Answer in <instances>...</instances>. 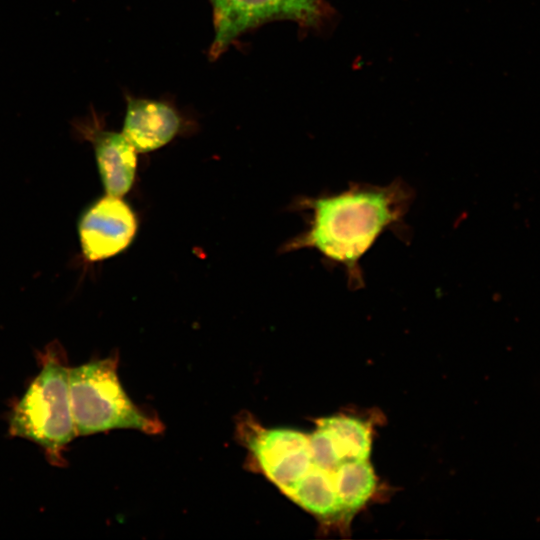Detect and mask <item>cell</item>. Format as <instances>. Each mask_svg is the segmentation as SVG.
Instances as JSON below:
<instances>
[{
    "instance_id": "cell-1",
    "label": "cell",
    "mask_w": 540,
    "mask_h": 540,
    "mask_svg": "<svg viewBox=\"0 0 540 540\" xmlns=\"http://www.w3.org/2000/svg\"><path fill=\"white\" fill-rule=\"evenodd\" d=\"M414 189L401 178L379 186L350 182L340 192L299 197L293 209L305 213L307 227L284 244L285 252L312 249L328 268H342L351 291L365 287L361 260L386 231L407 242L405 217Z\"/></svg>"
},
{
    "instance_id": "cell-2",
    "label": "cell",
    "mask_w": 540,
    "mask_h": 540,
    "mask_svg": "<svg viewBox=\"0 0 540 540\" xmlns=\"http://www.w3.org/2000/svg\"><path fill=\"white\" fill-rule=\"evenodd\" d=\"M41 369L9 417V433L42 447L49 462L64 464L66 446L77 436L69 391V367L58 343L40 354Z\"/></svg>"
},
{
    "instance_id": "cell-3",
    "label": "cell",
    "mask_w": 540,
    "mask_h": 540,
    "mask_svg": "<svg viewBox=\"0 0 540 540\" xmlns=\"http://www.w3.org/2000/svg\"><path fill=\"white\" fill-rule=\"evenodd\" d=\"M117 358L109 357L69 368V391L77 436L116 428L148 434L162 423L140 410L124 391L117 374Z\"/></svg>"
},
{
    "instance_id": "cell-4",
    "label": "cell",
    "mask_w": 540,
    "mask_h": 540,
    "mask_svg": "<svg viewBox=\"0 0 540 540\" xmlns=\"http://www.w3.org/2000/svg\"><path fill=\"white\" fill-rule=\"evenodd\" d=\"M214 37L209 49L217 59L243 33L266 22L293 20L303 26L317 24L323 15L322 0H210Z\"/></svg>"
},
{
    "instance_id": "cell-5",
    "label": "cell",
    "mask_w": 540,
    "mask_h": 540,
    "mask_svg": "<svg viewBox=\"0 0 540 540\" xmlns=\"http://www.w3.org/2000/svg\"><path fill=\"white\" fill-rule=\"evenodd\" d=\"M242 430L258 468L282 493L311 468L309 435L293 429H266L249 421Z\"/></svg>"
},
{
    "instance_id": "cell-6",
    "label": "cell",
    "mask_w": 540,
    "mask_h": 540,
    "mask_svg": "<svg viewBox=\"0 0 540 540\" xmlns=\"http://www.w3.org/2000/svg\"><path fill=\"white\" fill-rule=\"evenodd\" d=\"M138 228L135 212L122 197L105 195L91 203L77 224L81 252L96 262L123 252Z\"/></svg>"
},
{
    "instance_id": "cell-7",
    "label": "cell",
    "mask_w": 540,
    "mask_h": 540,
    "mask_svg": "<svg viewBox=\"0 0 540 540\" xmlns=\"http://www.w3.org/2000/svg\"><path fill=\"white\" fill-rule=\"evenodd\" d=\"M182 127L183 118L170 102L126 96L122 133L138 153L164 147Z\"/></svg>"
},
{
    "instance_id": "cell-8",
    "label": "cell",
    "mask_w": 540,
    "mask_h": 540,
    "mask_svg": "<svg viewBox=\"0 0 540 540\" xmlns=\"http://www.w3.org/2000/svg\"><path fill=\"white\" fill-rule=\"evenodd\" d=\"M79 130L92 143L105 193L123 197L134 183L138 152L122 132L102 129L97 120Z\"/></svg>"
},
{
    "instance_id": "cell-9",
    "label": "cell",
    "mask_w": 540,
    "mask_h": 540,
    "mask_svg": "<svg viewBox=\"0 0 540 540\" xmlns=\"http://www.w3.org/2000/svg\"><path fill=\"white\" fill-rule=\"evenodd\" d=\"M284 494L323 520L343 517L333 471L317 467L313 463L308 472Z\"/></svg>"
},
{
    "instance_id": "cell-10",
    "label": "cell",
    "mask_w": 540,
    "mask_h": 540,
    "mask_svg": "<svg viewBox=\"0 0 540 540\" xmlns=\"http://www.w3.org/2000/svg\"><path fill=\"white\" fill-rule=\"evenodd\" d=\"M333 479L343 517L362 508L376 490V475L368 459L346 460L334 471Z\"/></svg>"
},
{
    "instance_id": "cell-11",
    "label": "cell",
    "mask_w": 540,
    "mask_h": 540,
    "mask_svg": "<svg viewBox=\"0 0 540 540\" xmlns=\"http://www.w3.org/2000/svg\"><path fill=\"white\" fill-rule=\"evenodd\" d=\"M317 426L329 436L341 460L369 459L371 429L367 423L348 416L337 415L318 420Z\"/></svg>"
}]
</instances>
